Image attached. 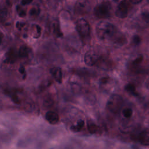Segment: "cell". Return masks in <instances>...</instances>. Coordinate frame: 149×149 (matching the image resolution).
<instances>
[{
	"label": "cell",
	"mask_w": 149,
	"mask_h": 149,
	"mask_svg": "<svg viewBox=\"0 0 149 149\" xmlns=\"http://www.w3.org/2000/svg\"><path fill=\"white\" fill-rule=\"evenodd\" d=\"M96 34L101 40H112L118 35L117 29L112 23L102 21L99 22L95 28Z\"/></svg>",
	"instance_id": "obj_1"
},
{
	"label": "cell",
	"mask_w": 149,
	"mask_h": 149,
	"mask_svg": "<svg viewBox=\"0 0 149 149\" xmlns=\"http://www.w3.org/2000/svg\"><path fill=\"white\" fill-rule=\"evenodd\" d=\"M112 6L108 1H104L98 4L94 8L95 16L100 19L108 18L111 16Z\"/></svg>",
	"instance_id": "obj_2"
},
{
	"label": "cell",
	"mask_w": 149,
	"mask_h": 149,
	"mask_svg": "<svg viewBox=\"0 0 149 149\" xmlns=\"http://www.w3.org/2000/svg\"><path fill=\"white\" fill-rule=\"evenodd\" d=\"M123 100L122 97L118 94L112 95L107 103V109L113 113H118L123 105Z\"/></svg>",
	"instance_id": "obj_3"
},
{
	"label": "cell",
	"mask_w": 149,
	"mask_h": 149,
	"mask_svg": "<svg viewBox=\"0 0 149 149\" xmlns=\"http://www.w3.org/2000/svg\"><path fill=\"white\" fill-rule=\"evenodd\" d=\"M76 28L81 37H86L89 36L90 33V26L88 22L84 19L81 18L77 20Z\"/></svg>",
	"instance_id": "obj_4"
},
{
	"label": "cell",
	"mask_w": 149,
	"mask_h": 149,
	"mask_svg": "<svg viewBox=\"0 0 149 149\" xmlns=\"http://www.w3.org/2000/svg\"><path fill=\"white\" fill-rule=\"evenodd\" d=\"M100 59V56L94 50H89L86 53L84 57L85 63L89 66L97 64Z\"/></svg>",
	"instance_id": "obj_5"
},
{
	"label": "cell",
	"mask_w": 149,
	"mask_h": 149,
	"mask_svg": "<svg viewBox=\"0 0 149 149\" xmlns=\"http://www.w3.org/2000/svg\"><path fill=\"white\" fill-rule=\"evenodd\" d=\"M90 4L88 0H78L75 5V12L80 15H83L89 12Z\"/></svg>",
	"instance_id": "obj_6"
},
{
	"label": "cell",
	"mask_w": 149,
	"mask_h": 149,
	"mask_svg": "<svg viewBox=\"0 0 149 149\" xmlns=\"http://www.w3.org/2000/svg\"><path fill=\"white\" fill-rule=\"evenodd\" d=\"M129 12L128 4L125 1H123L118 5V7L115 11V15L118 17L123 19L127 17Z\"/></svg>",
	"instance_id": "obj_7"
},
{
	"label": "cell",
	"mask_w": 149,
	"mask_h": 149,
	"mask_svg": "<svg viewBox=\"0 0 149 149\" xmlns=\"http://www.w3.org/2000/svg\"><path fill=\"white\" fill-rule=\"evenodd\" d=\"M138 140L143 146H149V129L143 130L138 135Z\"/></svg>",
	"instance_id": "obj_8"
},
{
	"label": "cell",
	"mask_w": 149,
	"mask_h": 149,
	"mask_svg": "<svg viewBox=\"0 0 149 149\" xmlns=\"http://www.w3.org/2000/svg\"><path fill=\"white\" fill-rule=\"evenodd\" d=\"M138 21L141 26H149V10H143L140 14Z\"/></svg>",
	"instance_id": "obj_9"
},
{
	"label": "cell",
	"mask_w": 149,
	"mask_h": 149,
	"mask_svg": "<svg viewBox=\"0 0 149 149\" xmlns=\"http://www.w3.org/2000/svg\"><path fill=\"white\" fill-rule=\"evenodd\" d=\"M45 119L50 124L55 125L58 122L59 118L58 115L56 112L49 111L46 113Z\"/></svg>",
	"instance_id": "obj_10"
},
{
	"label": "cell",
	"mask_w": 149,
	"mask_h": 149,
	"mask_svg": "<svg viewBox=\"0 0 149 149\" xmlns=\"http://www.w3.org/2000/svg\"><path fill=\"white\" fill-rule=\"evenodd\" d=\"M50 73L52 75L54 79L59 83H61L62 81V73L61 69L58 67H54L50 69Z\"/></svg>",
	"instance_id": "obj_11"
},
{
	"label": "cell",
	"mask_w": 149,
	"mask_h": 149,
	"mask_svg": "<svg viewBox=\"0 0 149 149\" xmlns=\"http://www.w3.org/2000/svg\"><path fill=\"white\" fill-rule=\"evenodd\" d=\"M84 125V120L80 119V120H77V122L74 125L71 126L70 130L73 132H80L81 130V129L83 127Z\"/></svg>",
	"instance_id": "obj_12"
},
{
	"label": "cell",
	"mask_w": 149,
	"mask_h": 149,
	"mask_svg": "<svg viewBox=\"0 0 149 149\" xmlns=\"http://www.w3.org/2000/svg\"><path fill=\"white\" fill-rule=\"evenodd\" d=\"M87 129L91 134L98 133L100 132V128L98 125L92 122H88L87 123Z\"/></svg>",
	"instance_id": "obj_13"
},
{
	"label": "cell",
	"mask_w": 149,
	"mask_h": 149,
	"mask_svg": "<svg viewBox=\"0 0 149 149\" xmlns=\"http://www.w3.org/2000/svg\"><path fill=\"white\" fill-rule=\"evenodd\" d=\"M30 52L29 48L26 45H22L19 50V55L21 58H26L28 56Z\"/></svg>",
	"instance_id": "obj_14"
},
{
	"label": "cell",
	"mask_w": 149,
	"mask_h": 149,
	"mask_svg": "<svg viewBox=\"0 0 149 149\" xmlns=\"http://www.w3.org/2000/svg\"><path fill=\"white\" fill-rule=\"evenodd\" d=\"M125 90H126L127 93H130V94H132V95H137V92H136V91L135 86H134L133 84H127L125 86Z\"/></svg>",
	"instance_id": "obj_15"
},
{
	"label": "cell",
	"mask_w": 149,
	"mask_h": 149,
	"mask_svg": "<svg viewBox=\"0 0 149 149\" xmlns=\"http://www.w3.org/2000/svg\"><path fill=\"white\" fill-rule=\"evenodd\" d=\"M122 115L126 118H130L133 115V110L130 108H125L122 111Z\"/></svg>",
	"instance_id": "obj_16"
},
{
	"label": "cell",
	"mask_w": 149,
	"mask_h": 149,
	"mask_svg": "<svg viewBox=\"0 0 149 149\" xmlns=\"http://www.w3.org/2000/svg\"><path fill=\"white\" fill-rule=\"evenodd\" d=\"M54 102L53 100H52L51 98L50 97H47L45 98L43 101V105L44 107H45L46 108H49L51 106H52V105L53 104Z\"/></svg>",
	"instance_id": "obj_17"
},
{
	"label": "cell",
	"mask_w": 149,
	"mask_h": 149,
	"mask_svg": "<svg viewBox=\"0 0 149 149\" xmlns=\"http://www.w3.org/2000/svg\"><path fill=\"white\" fill-rule=\"evenodd\" d=\"M132 42L134 45H139L141 42V38L139 36L135 35L132 38Z\"/></svg>",
	"instance_id": "obj_18"
},
{
	"label": "cell",
	"mask_w": 149,
	"mask_h": 149,
	"mask_svg": "<svg viewBox=\"0 0 149 149\" xmlns=\"http://www.w3.org/2000/svg\"><path fill=\"white\" fill-rule=\"evenodd\" d=\"M29 13L31 16H37L39 13V10L37 8H33L30 9Z\"/></svg>",
	"instance_id": "obj_19"
},
{
	"label": "cell",
	"mask_w": 149,
	"mask_h": 149,
	"mask_svg": "<svg viewBox=\"0 0 149 149\" xmlns=\"http://www.w3.org/2000/svg\"><path fill=\"white\" fill-rule=\"evenodd\" d=\"M17 12L19 14V15L20 17H24L26 16V12L23 9L20 8V6L17 7Z\"/></svg>",
	"instance_id": "obj_20"
},
{
	"label": "cell",
	"mask_w": 149,
	"mask_h": 149,
	"mask_svg": "<svg viewBox=\"0 0 149 149\" xmlns=\"http://www.w3.org/2000/svg\"><path fill=\"white\" fill-rule=\"evenodd\" d=\"M7 15V10L5 9H0V19L5 18Z\"/></svg>",
	"instance_id": "obj_21"
},
{
	"label": "cell",
	"mask_w": 149,
	"mask_h": 149,
	"mask_svg": "<svg viewBox=\"0 0 149 149\" xmlns=\"http://www.w3.org/2000/svg\"><path fill=\"white\" fill-rule=\"evenodd\" d=\"M12 98V101H13V102H15V104H20V100H19V98H18V97H17V95H16V94L13 95L12 96V98Z\"/></svg>",
	"instance_id": "obj_22"
},
{
	"label": "cell",
	"mask_w": 149,
	"mask_h": 149,
	"mask_svg": "<svg viewBox=\"0 0 149 149\" xmlns=\"http://www.w3.org/2000/svg\"><path fill=\"white\" fill-rule=\"evenodd\" d=\"M142 60H143V56H139L138 58H137L134 61L133 63H134V64H139V63H140L141 62Z\"/></svg>",
	"instance_id": "obj_23"
},
{
	"label": "cell",
	"mask_w": 149,
	"mask_h": 149,
	"mask_svg": "<svg viewBox=\"0 0 149 149\" xmlns=\"http://www.w3.org/2000/svg\"><path fill=\"white\" fill-rule=\"evenodd\" d=\"M33 0H21V3L23 5H26L28 4H30Z\"/></svg>",
	"instance_id": "obj_24"
},
{
	"label": "cell",
	"mask_w": 149,
	"mask_h": 149,
	"mask_svg": "<svg viewBox=\"0 0 149 149\" xmlns=\"http://www.w3.org/2000/svg\"><path fill=\"white\" fill-rule=\"evenodd\" d=\"M24 23H20V22H17V23H16V27L18 29H19V30H20L21 29V28L24 26Z\"/></svg>",
	"instance_id": "obj_25"
},
{
	"label": "cell",
	"mask_w": 149,
	"mask_h": 149,
	"mask_svg": "<svg viewBox=\"0 0 149 149\" xmlns=\"http://www.w3.org/2000/svg\"><path fill=\"white\" fill-rule=\"evenodd\" d=\"M19 72L21 73V74H24L25 73V69L24 67L23 66H21L19 69Z\"/></svg>",
	"instance_id": "obj_26"
},
{
	"label": "cell",
	"mask_w": 149,
	"mask_h": 149,
	"mask_svg": "<svg viewBox=\"0 0 149 149\" xmlns=\"http://www.w3.org/2000/svg\"><path fill=\"white\" fill-rule=\"evenodd\" d=\"M108 78H107V77H103V78H101V80H100V81H101V83H102V84H105V83H107L108 82Z\"/></svg>",
	"instance_id": "obj_27"
},
{
	"label": "cell",
	"mask_w": 149,
	"mask_h": 149,
	"mask_svg": "<svg viewBox=\"0 0 149 149\" xmlns=\"http://www.w3.org/2000/svg\"><path fill=\"white\" fill-rule=\"evenodd\" d=\"M132 3H134V4H137V3H140L142 0H129Z\"/></svg>",
	"instance_id": "obj_28"
},
{
	"label": "cell",
	"mask_w": 149,
	"mask_h": 149,
	"mask_svg": "<svg viewBox=\"0 0 149 149\" xmlns=\"http://www.w3.org/2000/svg\"><path fill=\"white\" fill-rule=\"evenodd\" d=\"M3 37V35L2 33L0 31V44H1V42H2V39Z\"/></svg>",
	"instance_id": "obj_29"
},
{
	"label": "cell",
	"mask_w": 149,
	"mask_h": 149,
	"mask_svg": "<svg viewBox=\"0 0 149 149\" xmlns=\"http://www.w3.org/2000/svg\"><path fill=\"white\" fill-rule=\"evenodd\" d=\"M114 2H116V3H120V2H122V1H126V0H113Z\"/></svg>",
	"instance_id": "obj_30"
}]
</instances>
